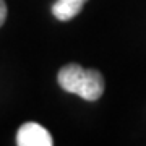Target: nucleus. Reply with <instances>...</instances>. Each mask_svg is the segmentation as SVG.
I'll return each mask as SVG.
<instances>
[{
	"mask_svg": "<svg viewBox=\"0 0 146 146\" xmlns=\"http://www.w3.org/2000/svg\"><path fill=\"white\" fill-rule=\"evenodd\" d=\"M88 0H57L52 5V13L58 21H70L78 15Z\"/></svg>",
	"mask_w": 146,
	"mask_h": 146,
	"instance_id": "nucleus-3",
	"label": "nucleus"
},
{
	"mask_svg": "<svg viewBox=\"0 0 146 146\" xmlns=\"http://www.w3.org/2000/svg\"><path fill=\"white\" fill-rule=\"evenodd\" d=\"M57 81L67 93H73L84 101H98L104 93V78L94 68H83L78 63H68L58 70Z\"/></svg>",
	"mask_w": 146,
	"mask_h": 146,
	"instance_id": "nucleus-1",
	"label": "nucleus"
},
{
	"mask_svg": "<svg viewBox=\"0 0 146 146\" xmlns=\"http://www.w3.org/2000/svg\"><path fill=\"white\" fill-rule=\"evenodd\" d=\"M16 145L18 146H52V135L39 123L28 122L18 128L16 133Z\"/></svg>",
	"mask_w": 146,
	"mask_h": 146,
	"instance_id": "nucleus-2",
	"label": "nucleus"
},
{
	"mask_svg": "<svg viewBox=\"0 0 146 146\" xmlns=\"http://www.w3.org/2000/svg\"><path fill=\"white\" fill-rule=\"evenodd\" d=\"M7 20V5L3 0H0V26L5 23Z\"/></svg>",
	"mask_w": 146,
	"mask_h": 146,
	"instance_id": "nucleus-4",
	"label": "nucleus"
}]
</instances>
